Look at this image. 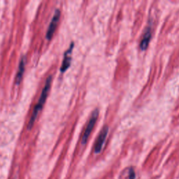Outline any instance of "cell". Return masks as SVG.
I'll return each mask as SVG.
<instances>
[{"instance_id":"8","label":"cell","mask_w":179,"mask_h":179,"mask_svg":"<svg viewBox=\"0 0 179 179\" xmlns=\"http://www.w3.org/2000/svg\"><path fill=\"white\" fill-rule=\"evenodd\" d=\"M128 174H129V179H136V173L132 167H130L129 169Z\"/></svg>"},{"instance_id":"2","label":"cell","mask_w":179,"mask_h":179,"mask_svg":"<svg viewBox=\"0 0 179 179\" xmlns=\"http://www.w3.org/2000/svg\"><path fill=\"white\" fill-rule=\"evenodd\" d=\"M99 116V109L96 108L92 111V115H91L90 118L88 123H87V127H86L85 130L83 134L82 139H81V144L83 145H85L87 143L88 138L90 135L91 132H92V130H93L94 127H95L96 122H97V119H98Z\"/></svg>"},{"instance_id":"1","label":"cell","mask_w":179,"mask_h":179,"mask_svg":"<svg viewBox=\"0 0 179 179\" xmlns=\"http://www.w3.org/2000/svg\"><path fill=\"white\" fill-rule=\"evenodd\" d=\"M51 83H52V76H49L47 78L46 81H45V85L43 89L42 90L41 94L39 99L38 102H37V104L34 108L33 112H32V114L31 115L30 119L29 120L28 125H27V129L29 130H32V127L34 126V124L35 123V120L37 119V116H38L39 113L40 112V111L43 108V105L45 104V101H46L47 97H48V92H49L50 86H51Z\"/></svg>"},{"instance_id":"7","label":"cell","mask_w":179,"mask_h":179,"mask_svg":"<svg viewBox=\"0 0 179 179\" xmlns=\"http://www.w3.org/2000/svg\"><path fill=\"white\" fill-rule=\"evenodd\" d=\"M25 63H26V57L22 56L20 60V62H19L18 69L17 74H16V76L15 84L16 85H18L20 83L21 81H22V76H23L24 72H25Z\"/></svg>"},{"instance_id":"5","label":"cell","mask_w":179,"mask_h":179,"mask_svg":"<svg viewBox=\"0 0 179 179\" xmlns=\"http://www.w3.org/2000/svg\"><path fill=\"white\" fill-rule=\"evenodd\" d=\"M74 47V42L71 43L69 45V48L65 51L64 54V59L62 60V63L61 67H60V71L62 73H64L69 68L70 65H71V53H72L73 48Z\"/></svg>"},{"instance_id":"6","label":"cell","mask_w":179,"mask_h":179,"mask_svg":"<svg viewBox=\"0 0 179 179\" xmlns=\"http://www.w3.org/2000/svg\"><path fill=\"white\" fill-rule=\"evenodd\" d=\"M151 37H152V32H151V27H146L145 32L143 35L142 39L139 43V48L141 50H146V48L148 46L150 41H151Z\"/></svg>"},{"instance_id":"4","label":"cell","mask_w":179,"mask_h":179,"mask_svg":"<svg viewBox=\"0 0 179 179\" xmlns=\"http://www.w3.org/2000/svg\"><path fill=\"white\" fill-rule=\"evenodd\" d=\"M108 127L104 126L102 128V131L100 132V134H99L98 137H97V141H96L95 144V148H94V151L95 153L98 154L102 151V148H103L104 144L106 141V139L107 137V135L108 133Z\"/></svg>"},{"instance_id":"3","label":"cell","mask_w":179,"mask_h":179,"mask_svg":"<svg viewBox=\"0 0 179 179\" xmlns=\"http://www.w3.org/2000/svg\"><path fill=\"white\" fill-rule=\"evenodd\" d=\"M60 14H61V12H60L59 9H56L54 13V15H53V18H52L51 21H50L49 26H48V30H47L46 35H45L46 39L50 40L52 39V37H53V35H54L57 27H58V22H59Z\"/></svg>"}]
</instances>
